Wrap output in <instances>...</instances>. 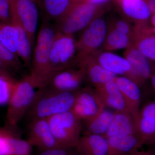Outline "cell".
<instances>
[{
    "label": "cell",
    "instance_id": "1",
    "mask_svg": "<svg viewBox=\"0 0 155 155\" xmlns=\"http://www.w3.org/2000/svg\"><path fill=\"white\" fill-rule=\"evenodd\" d=\"M75 93L58 91L48 87L38 89L26 115L28 120L48 119L71 110L75 102Z\"/></svg>",
    "mask_w": 155,
    "mask_h": 155
},
{
    "label": "cell",
    "instance_id": "2",
    "mask_svg": "<svg viewBox=\"0 0 155 155\" xmlns=\"http://www.w3.org/2000/svg\"><path fill=\"white\" fill-rule=\"evenodd\" d=\"M57 30L56 27L45 20L42 24L38 34L32 56L30 75L38 89L46 86L51 75L50 53Z\"/></svg>",
    "mask_w": 155,
    "mask_h": 155
},
{
    "label": "cell",
    "instance_id": "3",
    "mask_svg": "<svg viewBox=\"0 0 155 155\" xmlns=\"http://www.w3.org/2000/svg\"><path fill=\"white\" fill-rule=\"evenodd\" d=\"M101 5L85 2H75L66 14L57 21L56 28L67 34L84 29L101 14Z\"/></svg>",
    "mask_w": 155,
    "mask_h": 155
},
{
    "label": "cell",
    "instance_id": "4",
    "mask_svg": "<svg viewBox=\"0 0 155 155\" xmlns=\"http://www.w3.org/2000/svg\"><path fill=\"white\" fill-rule=\"evenodd\" d=\"M38 88L30 75L18 81L8 103L7 113L8 123L17 125L26 116L33 102Z\"/></svg>",
    "mask_w": 155,
    "mask_h": 155
},
{
    "label": "cell",
    "instance_id": "5",
    "mask_svg": "<svg viewBox=\"0 0 155 155\" xmlns=\"http://www.w3.org/2000/svg\"><path fill=\"white\" fill-rule=\"evenodd\" d=\"M53 135L61 146L74 148L82 132V121L70 110L48 118Z\"/></svg>",
    "mask_w": 155,
    "mask_h": 155
},
{
    "label": "cell",
    "instance_id": "6",
    "mask_svg": "<svg viewBox=\"0 0 155 155\" xmlns=\"http://www.w3.org/2000/svg\"><path fill=\"white\" fill-rule=\"evenodd\" d=\"M105 21L98 17L84 28L79 38L75 42L76 54L73 65L99 51L101 47L107 32Z\"/></svg>",
    "mask_w": 155,
    "mask_h": 155
},
{
    "label": "cell",
    "instance_id": "7",
    "mask_svg": "<svg viewBox=\"0 0 155 155\" xmlns=\"http://www.w3.org/2000/svg\"><path fill=\"white\" fill-rule=\"evenodd\" d=\"M75 41L73 35L67 34L57 30L50 53L51 72L74 67L76 54Z\"/></svg>",
    "mask_w": 155,
    "mask_h": 155
},
{
    "label": "cell",
    "instance_id": "8",
    "mask_svg": "<svg viewBox=\"0 0 155 155\" xmlns=\"http://www.w3.org/2000/svg\"><path fill=\"white\" fill-rule=\"evenodd\" d=\"M105 108L94 89L85 87L76 91L75 102L71 111L81 120L86 121Z\"/></svg>",
    "mask_w": 155,
    "mask_h": 155
},
{
    "label": "cell",
    "instance_id": "9",
    "mask_svg": "<svg viewBox=\"0 0 155 155\" xmlns=\"http://www.w3.org/2000/svg\"><path fill=\"white\" fill-rule=\"evenodd\" d=\"M86 79L81 68L69 67L52 73L45 87L58 91L76 92L81 88Z\"/></svg>",
    "mask_w": 155,
    "mask_h": 155
},
{
    "label": "cell",
    "instance_id": "10",
    "mask_svg": "<svg viewBox=\"0 0 155 155\" xmlns=\"http://www.w3.org/2000/svg\"><path fill=\"white\" fill-rule=\"evenodd\" d=\"M17 125H8L0 130V155H31L32 146L20 137Z\"/></svg>",
    "mask_w": 155,
    "mask_h": 155
},
{
    "label": "cell",
    "instance_id": "11",
    "mask_svg": "<svg viewBox=\"0 0 155 155\" xmlns=\"http://www.w3.org/2000/svg\"><path fill=\"white\" fill-rule=\"evenodd\" d=\"M28 131V142L32 146L36 147L41 151L64 147L58 142L53 135L47 119L30 120Z\"/></svg>",
    "mask_w": 155,
    "mask_h": 155
},
{
    "label": "cell",
    "instance_id": "12",
    "mask_svg": "<svg viewBox=\"0 0 155 155\" xmlns=\"http://www.w3.org/2000/svg\"><path fill=\"white\" fill-rule=\"evenodd\" d=\"M11 1V5L25 29L33 47L38 21V12L36 2L33 0Z\"/></svg>",
    "mask_w": 155,
    "mask_h": 155
},
{
    "label": "cell",
    "instance_id": "13",
    "mask_svg": "<svg viewBox=\"0 0 155 155\" xmlns=\"http://www.w3.org/2000/svg\"><path fill=\"white\" fill-rule=\"evenodd\" d=\"M92 54L97 62L104 69L117 76L128 78L135 82L132 67L125 58H122L109 52H103L99 50Z\"/></svg>",
    "mask_w": 155,
    "mask_h": 155
},
{
    "label": "cell",
    "instance_id": "14",
    "mask_svg": "<svg viewBox=\"0 0 155 155\" xmlns=\"http://www.w3.org/2000/svg\"><path fill=\"white\" fill-rule=\"evenodd\" d=\"M114 80L122 93L127 110L136 124L140 110L141 92L139 86L125 76H117Z\"/></svg>",
    "mask_w": 155,
    "mask_h": 155
},
{
    "label": "cell",
    "instance_id": "15",
    "mask_svg": "<svg viewBox=\"0 0 155 155\" xmlns=\"http://www.w3.org/2000/svg\"><path fill=\"white\" fill-rule=\"evenodd\" d=\"M124 56L132 67L135 82L139 86L150 79L154 68L149 62L150 60L145 57L134 45L126 49Z\"/></svg>",
    "mask_w": 155,
    "mask_h": 155
},
{
    "label": "cell",
    "instance_id": "16",
    "mask_svg": "<svg viewBox=\"0 0 155 155\" xmlns=\"http://www.w3.org/2000/svg\"><path fill=\"white\" fill-rule=\"evenodd\" d=\"M76 67L81 68L86 79L95 88L115 79L117 75L103 68L97 62L93 54L78 63Z\"/></svg>",
    "mask_w": 155,
    "mask_h": 155
},
{
    "label": "cell",
    "instance_id": "17",
    "mask_svg": "<svg viewBox=\"0 0 155 155\" xmlns=\"http://www.w3.org/2000/svg\"><path fill=\"white\" fill-rule=\"evenodd\" d=\"M108 143L107 155H127L143 146L137 134L115 136L106 138Z\"/></svg>",
    "mask_w": 155,
    "mask_h": 155
},
{
    "label": "cell",
    "instance_id": "18",
    "mask_svg": "<svg viewBox=\"0 0 155 155\" xmlns=\"http://www.w3.org/2000/svg\"><path fill=\"white\" fill-rule=\"evenodd\" d=\"M94 89L106 107H108L115 111H128L122 93L114 80L108 81Z\"/></svg>",
    "mask_w": 155,
    "mask_h": 155
},
{
    "label": "cell",
    "instance_id": "19",
    "mask_svg": "<svg viewBox=\"0 0 155 155\" xmlns=\"http://www.w3.org/2000/svg\"><path fill=\"white\" fill-rule=\"evenodd\" d=\"M74 149L77 155H107V141L103 136L83 134Z\"/></svg>",
    "mask_w": 155,
    "mask_h": 155
},
{
    "label": "cell",
    "instance_id": "20",
    "mask_svg": "<svg viewBox=\"0 0 155 155\" xmlns=\"http://www.w3.org/2000/svg\"><path fill=\"white\" fill-rule=\"evenodd\" d=\"M137 134L136 124L128 111H115L113 122L104 137L107 138L115 136Z\"/></svg>",
    "mask_w": 155,
    "mask_h": 155
},
{
    "label": "cell",
    "instance_id": "21",
    "mask_svg": "<svg viewBox=\"0 0 155 155\" xmlns=\"http://www.w3.org/2000/svg\"><path fill=\"white\" fill-rule=\"evenodd\" d=\"M122 10L137 23H148L152 15L146 0H121Z\"/></svg>",
    "mask_w": 155,
    "mask_h": 155
},
{
    "label": "cell",
    "instance_id": "22",
    "mask_svg": "<svg viewBox=\"0 0 155 155\" xmlns=\"http://www.w3.org/2000/svg\"><path fill=\"white\" fill-rule=\"evenodd\" d=\"M11 23L17 27L19 31V41L18 55L25 67L31 66L32 47L26 31L18 19L15 10L11 4Z\"/></svg>",
    "mask_w": 155,
    "mask_h": 155
},
{
    "label": "cell",
    "instance_id": "23",
    "mask_svg": "<svg viewBox=\"0 0 155 155\" xmlns=\"http://www.w3.org/2000/svg\"><path fill=\"white\" fill-rule=\"evenodd\" d=\"M114 116V112L106 108L93 118L84 121L85 127L83 134H96L104 136L110 126Z\"/></svg>",
    "mask_w": 155,
    "mask_h": 155
},
{
    "label": "cell",
    "instance_id": "24",
    "mask_svg": "<svg viewBox=\"0 0 155 155\" xmlns=\"http://www.w3.org/2000/svg\"><path fill=\"white\" fill-rule=\"evenodd\" d=\"M134 44L133 39L130 37L109 26L106 38L101 47L102 51H110L127 49L133 45Z\"/></svg>",
    "mask_w": 155,
    "mask_h": 155
},
{
    "label": "cell",
    "instance_id": "25",
    "mask_svg": "<svg viewBox=\"0 0 155 155\" xmlns=\"http://www.w3.org/2000/svg\"><path fill=\"white\" fill-rule=\"evenodd\" d=\"M134 45L148 60L155 62V35L135 28Z\"/></svg>",
    "mask_w": 155,
    "mask_h": 155
},
{
    "label": "cell",
    "instance_id": "26",
    "mask_svg": "<svg viewBox=\"0 0 155 155\" xmlns=\"http://www.w3.org/2000/svg\"><path fill=\"white\" fill-rule=\"evenodd\" d=\"M73 2V0H42L46 20L58 21L66 14Z\"/></svg>",
    "mask_w": 155,
    "mask_h": 155
},
{
    "label": "cell",
    "instance_id": "27",
    "mask_svg": "<svg viewBox=\"0 0 155 155\" xmlns=\"http://www.w3.org/2000/svg\"><path fill=\"white\" fill-rule=\"evenodd\" d=\"M19 34L17 27L13 23L1 22L0 43L12 52L18 55Z\"/></svg>",
    "mask_w": 155,
    "mask_h": 155
},
{
    "label": "cell",
    "instance_id": "28",
    "mask_svg": "<svg viewBox=\"0 0 155 155\" xmlns=\"http://www.w3.org/2000/svg\"><path fill=\"white\" fill-rule=\"evenodd\" d=\"M18 81L10 72L0 69V104L1 106L8 104Z\"/></svg>",
    "mask_w": 155,
    "mask_h": 155
},
{
    "label": "cell",
    "instance_id": "29",
    "mask_svg": "<svg viewBox=\"0 0 155 155\" xmlns=\"http://www.w3.org/2000/svg\"><path fill=\"white\" fill-rule=\"evenodd\" d=\"M136 125L143 145L155 144V117L139 116Z\"/></svg>",
    "mask_w": 155,
    "mask_h": 155
},
{
    "label": "cell",
    "instance_id": "30",
    "mask_svg": "<svg viewBox=\"0 0 155 155\" xmlns=\"http://www.w3.org/2000/svg\"><path fill=\"white\" fill-rule=\"evenodd\" d=\"M19 59L18 55L0 43V69H4L13 75L22 68L23 65Z\"/></svg>",
    "mask_w": 155,
    "mask_h": 155
},
{
    "label": "cell",
    "instance_id": "31",
    "mask_svg": "<svg viewBox=\"0 0 155 155\" xmlns=\"http://www.w3.org/2000/svg\"><path fill=\"white\" fill-rule=\"evenodd\" d=\"M109 26L113 27L122 33L128 35L133 39L134 43V26L126 20L122 19H115L110 23Z\"/></svg>",
    "mask_w": 155,
    "mask_h": 155
},
{
    "label": "cell",
    "instance_id": "32",
    "mask_svg": "<svg viewBox=\"0 0 155 155\" xmlns=\"http://www.w3.org/2000/svg\"><path fill=\"white\" fill-rule=\"evenodd\" d=\"M1 22L11 23V0H0Z\"/></svg>",
    "mask_w": 155,
    "mask_h": 155
},
{
    "label": "cell",
    "instance_id": "33",
    "mask_svg": "<svg viewBox=\"0 0 155 155\" xmlns=\"http://www.w3.org/2000/svg\"><path fill=\"white\" fill-rule=\"evenodd\" d=\"M73 149L65 147H59L42 151V153L39 155H77L75 150L74 152L72 151V150Z\"/></svg>",
    "mask_w": 155,
    "mask_h": 155
},
{
    "label": "cell",
    "instance_id": "34",
    "mask_svg": "<svg viewBox=\"0 0 155 155\" xmlns=\"http://www.w3.org/2000/svg\"><path fill=\"white\" fill-rule=\"evenodd\" d=\"M139 116L155 117V99L147 103L140 109Z\"/></svg>",
    "mask_w": 155,
    "mask_h": 155
},
{
    "label": "cell",
    "instance_id": "35",
    "mask_svg": "<svg viewBox=\"0 0 155 155\" xmlns=\"http://www.w3.org/2000/svg\"><path fill=\"white\" fill-rule=\"evenodd\" d=\"M108 0H79L78 2H85L92 3L95 5H102L103 4L107 2Z\"/></svg>",
    "mask_w": 155,
    "mask_h": 155
},
{
    "label": "cell",
    "instance_id": "36",
    "mask_svg": "<svg viewBox=\"0 0 155 155\" xmlns=\"http://www.w3.org/2000/svg\"><path fill=\"white\" fill-rule=\"evenodd\" d=\"M137 155H155V150H148L141 151L138 150L137 152Z\"/></svg>",
    "mask_w": 155,
    "mask_h": 155
},
{
    "label": "cell",
    "instance_id": "37",
    "mask_svg": "<svg viewBox=\"0 0 155 155\" xmlns=\"http://www.w3.org/2000/svg\"><path fill=\"white\" fill-rule=\"evenodd\" d=\"M143 30L147 33L155 35V26L150 27L149 25H145L143 28Z\"/></svg>",
    "mask_w": 155,
    "mask_h": 155
},
{
    "label": "cell",
    "instance_id": "38",
    "mask_svg": "<svg viewBox=\"0 0 155 155\" xmlns=\"http://www.w3.org/2000/svg\"><path fill=\"white\" fill-rule=\"evenodd\" d=\"M152 14H155V0H146Z\"/></svg>",
    "mask_w": 155,
    "mask_h": 155
},
{
    "label": "cell",
    "instance_id": "39",
    "mask_svg": "<svg viewBox=\"0 0 155 155\" xmlns=\"http://www.w3.org/2000/svg\"><path fill=\"white\" fill-rule=\"evenodd\" d=\"M150 80L153 89L155 91V68L154 69L152 74L151 76Z\"/></svg>",
    "mask_w": 155,
    "mask_h": 155
},
{
    "label": "cell",
    "instance_id": "40",
    "mask_svg": "<svg viewBox=\"0 0 155 155\" xmlns=\"http://www.w3.org/2000/svg\"><path fill=\"white\" fill-rule=\"evenodd\" d=\"M151 23L153 26H155V14H153L151 18Z\"/></svg>",
    "mask_w": 155,
    "mask_h": 155
},
{
    "label": "cell",
    "instance_id": "41",
    "mask_svg": "<svg viewBox=\"0 0 155 155\" xmlns=\"http://www.w3.org/2000/svg\"><path fill=\"white\" fill-rule=\"evenodd\" d=\"M137 150L135 151L134 152L131 153L130 154L127 155H137Z\"/></svg>",
    "mask_w": 155,
    "mask_h": 155
},
{
    "label": "cell",
    "instance_id": "42",
    "mask_svg": "<svg viewBox=\"0 0 155 155\" xmlns=\"http://www.w3.org/2000/svg\"><path fill=\"white\" fill-rule=\"evenodd\" d=\"M33 1H34L35 2H38L39 1V0H33Z\"/></svg>",
    "mask_w": 155,
    "mask_h": 155
},
{
    "label": "cell",
    "instance_id": "43",
    "mask_svg": "<svg viewBox=\"0 0 155 155\" xmlns=\"http://www.w3.org/2000/svg\"><path fill=\"white\" fill-rule=\"evenodd\" d=\"M79 1V0H73L74 2H78V1Z\"/></svg>",
    "mask_w": 155,
    "mask_h": 155
},
{
    "label": "cell",
    "instance_id": "44",
    "mask_svg": "<svg viewBox=\"0 0 155 155\" xmlns=\"http://www.w3.org/2000/svg\"><path fill=\"white\" fill-rule=\"evenodd\" d=\"M119 1H121V0H119Z\"/></svg>",
    "mask_w": 155,
    "mask_h": 155
}]
</instances>
